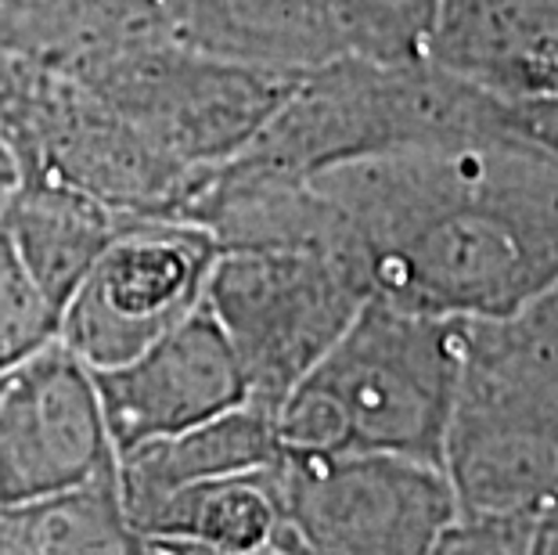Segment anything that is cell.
I'll return each instance as SVG.
<instances>
[{"mask_svg": "<svg viewBox=\"0 0 558 555\" xmlns=\"http://www.w3.org/2000/svg\"><path fill=\"white\" fill-rule=\"evenodd\" d=\"M444 361L425 325L364 317L275 408L281 451H429L444 422Z\"/></svg>", "mask_w": 558, "mask_h": 555, "instance_id": "obj_1", "label": "cell"}, {"mask_svg": "<svg viewBox=\"0 0 558 555\" xmlns=\"http://www.w3.org/2000/svg\"><path fill=\"white\" fill-rule=\"evenodd\" d=\"M213 260L217 245L192 228L116 231L65 300L58 339L90 369L134 358L202 303Z\"/></svg>", "mask_w": 558, "mask_h": 555, "instance_id": "obj_2", "label": "cell"}, {"mask_svg": "<svg viewBox=\"0 0 558 555\" xmlns=\"http://www.w3.org/2000/svg\"><path fill=\"white\" fill-rule=\"evenodd\" d=\"M116 447L90 364L62 339L0 375V505L109 476Z\"/></svg>", "mask_w": 558, "mask_h": 555, "instance_id": "obj_3", "label": "cell"}, {"mask_svg": "<svg viewBox=\"0 0 558 555\" xmlns=\"http://www.w3.org/2000/svg\"><path fill=\"white\" fill-rule=\"evenodd\" d=\"M270 476L281 523L314 548H422L439 523L436 483L397 458L281 451Z\"/></svg>", "mask_w": 558, "mask_h": 555, "instance_id": "obj_4", "label": "cell"}, {"mask_svg": "<svg viewBox=\"0 0 558 555\" xmlns=\"http://www.w3.org/2000/svg\"><path fill=\"white\" fill-rule=\"evenodd\" d=\"M202 303L239 353L248 397L264 408L289 394L325 353L328 300L300 256L270 250L217 253Z\"/></svg>", "mask_w": 558, "mask_h": 555, "instance_id": "obj_5", "label": "cell"}, {"mask_svg": "<svg viewBox=\"0 0 558 555\" xmlns=\"http://www.w3.org/2000/svg\"><path fill=\"white\" fill-rule=\"evenodd\" d=\"M90 372L116 455L253 400L239 353L206 303L134 358Z\"/></svg>", "mask_w": 558, "mask_h": 555, "instance_id": "obj_6", "label": "cell"}, {"mask_svg": "<svg viewBox=\"0 0 558 555\" xmlns=\"http://www.w3.org/2000/svg\"><path fill=\"white\" fill-rule=\"evenodd\" d=\"M281 444L275 433V411L259 400H245L192 430L145 441L116 455V483L123 509L137 523L166 494L192 487L202 480L231 476L278 462Z\"/></svg>", "mask_w": 558, "mask_h": 555, "instance_id": "obj_7", "label": "cell"}, {"mask_svg": "<svg viewBox=\"0 0 558 555\" xmlns=\"http://www.w3.org/2000/svg\"><path fill=\"white\" fill-rule=\"evenodd\" d=\"M270 466L166 494L134 523L145 552L248 555L270 548L284 527Z\"/></svg>", "mask_w": 558, "mask_h": 555, "instance_id": "obj_8", "label": "cell"}, {"mask_svg": "<svg viewBox=\"0 0 558 555\" xmlns=\"http://www.w3.org/2000/svg\"><path fill=\"white\" fill-rule=\"evenodd\" d=\"M0 231L26 260L47 297L65 306L120 228L90 195L76 188L58 181H15L0 206Z\"/></svg>", "mask_w": 558, "mask_h": 555, "instance_id": "obj_9", "label": "cell"}, {"mask_svg": "<svg viewBox=\"0 0 558 555\" xmlns=\"http://www.w3.org/2000/svg\"><path fill=\"white\" fill-rule=\"evenodd\" d=\"M145 552L120 498L116 469L109 476L0 505V555H112Z\"/></svg>", "mask_w": 558, "mask_h": 555, "instance_id": "obj_10", "label": "cell"}, {"mask_svg": "<svg viewBox=\"0 0 558 555\" xmlns=\"http://www.w3.org/2000/svg\"><path fill=\"white\" fill-rule=\"evenodd\" d=\"M62 306L33 278L26 260L0 231V375L58 339Z\"/></svg>", "mask_w": 558, "mask_h": 555, "instance_id": "obj_11", "label": "cell"}, {"mask_svg": "<svg viewBox=\"0 0 558 555\" xmlns=\"http://www.w3.org/2000/svg\"><path fill=\"white\" fill-rule=\"evenodd\" d=\"M11 184H15V167L8 162V156L0 152V206H4V198L11 192Z\"/></svg>", "mask_w": 558, "mask_h": 555, "instance_id": "obj_12", "label": "cell"}]
</instances>
